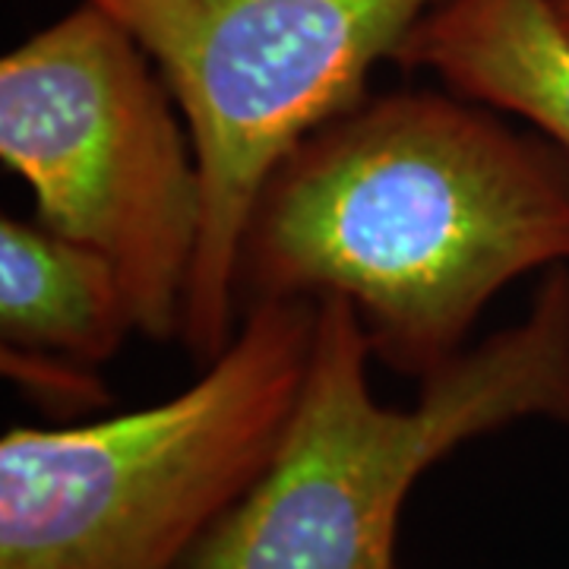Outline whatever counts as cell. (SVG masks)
<instances>
[{
    "label": "cell",
    "mask_w": 569,
    "mask_h": 569,
    "mask_svg": "<svg viewBox=\"0 0 569 569\" xmlns=\"http://www.w3.org/2000/svg\"><path fill=\"white\" fill-rule=\"evenodd\" d=\"M459 92L367 96L295 142L234 250V313L346 298L370 355L427 380L509 282L569 266V156Z\"/></svg>",
    "instance_id": "cell-1"
},
{
    "label": "cell",
    "mask_w": 569,
    "mask_h": 569,
    "mask_svg": "<svg viewBox=\"0 0 569 569\" xmlns=\"http://www.w3.org/2000/svg\"><path fill=\"white\" fill-rule=\"evenodd\" d=\"M317 305L282 447L181 569H399V516L427 468L519 421L569 427V266L545 269L529 313L421 380L408 408L377 402L355 307Z\"/></svg>",
    "instance_id": "cell-2"
},
{
    "label": "cell",
    "mask_w": 569,
    "mask_h": 569,
    "mask_svg": "<svg viewBox=\"0 0 569 569\" xmlns=\"http://www.w3.org/2000/svg\"><path fill=\"white\" fill-rule=\"evenodd\" d=\"M317 301L260 305L168 402L0 440V569H181L272 466Z\"/></svg>",
    "instance_id": "cell-3"
},
{
    "label": "cell",
    "mask_w": 569,
    "mask_h": 569,
    "mask_svg": "<svg viewBox=\"0 0 569 569\" xmlns=\"http://www.w3.org/2000/svg\"><path fill=\"white\" fill-rule=\"evenodd\" d=\"M162 70L92 0L0 61V159L36 222L118 269L137 332L181 339L203 241V171Z\"/></svg>",
    "instance_id": "cell-4"
},
{
    "label": "cell",
    "mask_w": 569,
    "mask_h": 569,
    "mask_svg": "<svg viewBox=\"0 0 569 569\" xmlns=\"http://www.w3.org/2000/svg\"><path fill=\"white\" fill-rule=\"evenodd\" d=\"M162 70L203 171V241L183 348L209 365L238 329L231 276L250 203L284 152L367 99L443 0H92Z\"/></svg>",
    "instance_id": "cell-5"
},
{
    "label": "cell",
    "mask_w": 569,
    "mask_h": 569,
    "mask_svg": "<svg viewBox=\"0 0 569 569\" xmlns=\"http://www.w3.org/2000/svg\"><path fill=\"white\" fill-rule=\"evenodd\" d=\"M396 63L522 118L569 156V29L550 0H443Z\"/></svg>",
    "instance_id": "cell-6"
},
{
    "label": "cell",
    "mask_w": 569,
    "mask_h": 569,
    "mask_svg": "<svg viewBox=\"0 0 569 569\" xmlns=\"http://www.w3.org/2000/svg\"><path fill=\"white\" fill-rule=\"evenodd\" d=\"M137 332L118 269L41 222L0 219V358L99 370Z\"/></svg>",
    "instance_id": "cell-7"
},
{
    "label": "cell",
    "mask_w": 569,
    "mask_h": 569,
    "mask_svg": "<svg viewBox=\"0 0 569 569\" xmlns=\"http://www.w3.org/2000/svg\"><path fill=\"white\" fill-rule=\"evenodd\" d=\"M550 3H553V10H557L560 22L569 29V0H550Z\"/></svg>",
    "instance_id": "cell-8"
}]
</instances>
